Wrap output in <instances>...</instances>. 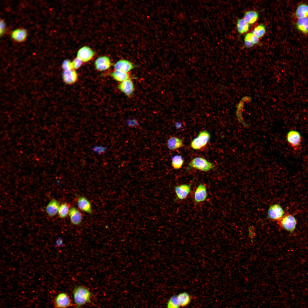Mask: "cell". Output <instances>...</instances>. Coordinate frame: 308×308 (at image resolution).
Listing matches in <instances>:
<instances>
[{
  "label": "cell",
  "mask_w": 308,
  "mask_h": 308,
  "mask_svg": "<svg viewBox=\"0 0 308 308\" xmlns=\"http://www.w3.org/2000/svg\"><path fill=\"white\" fill-rule=\"evenodd\" d=\"M184 163V160L180 155H176L172 158L171 165L173 168L175 169H181Z\"/></svg>",
  "instance_id": "25"
},
{
  "label": "cell",
  "mask_w": 308,
  "mask_h": 308,
  "mask_svg": "<svg viewBox=\"0 0 308 308\" xmlns=\"http://www.w3.org/2000/svg\"><path fill=\"white\" fill-rule=\"evenodd\" d=\"M278 225L284 230L293 232L295 230L297 224V220L292 214L287 213L277 221Z\"/></svg>",
  "instance_id": "3"
},
{
  "label": "cell",
  "mask_w": 308,
  "mask_h": 308,
  "mask_svg": "<svg viewBox=\"0 0 308 308\" xmlns=\"http://www.w3.org/2000/svg\"><path fill=\"white\" fill-rule=\"evenodd\" d=\"M296 25L299 31L303 33H308V17L299 19Z\"/></svg>",
  "instance_id": "21"
},
{
  "label": "cell",
  "mask_w": 308,
  "mask_h": 308,
  "mask_svg": "<svg viewBox=\"0 0 308 308\" xmlns=\"http://www.w3.org/2000/svg\"><path fill=\"white\" fill-rule=\"evenodd\" d=\"M69 204L66 202L60 205L58 213L59 217L61 218H64L69 214L70 209Z\"/></svg>",
  "instance_id": "27"
},
{
  "label": "cell",
  "mask_w": 308,
  "mask_h": 308,
  "mask_svg": "<svg viewBox=\"0 0 308 308\" xmlns=\"http://www.w3.org/2000/svg\"><path fill=\"white\" fill-rule=\"evenodd\" d=\"M266 31V28L264 25L262 24H260L254 29L252 33L259 38L264 35Z\"/></svg>",
  "instance_id": "28"
},
{
  "label": "cell",
  "mask_w": 308,
  "mask_h": 308,
  "mask_svg": "<svg viewBox=\"0 0 308 308\" xmlns=\"http://www.w3.org/2000/svg\"><path fill=\"white\" fill-rule=\"evenodd\" d=\"M258 16V13L254 11H250L245 13L244 19L249 24H252L257 20Z\"/></svg>",
  "instance_id": "23"
},
{
  "label": "cell",
  "mask_w": 308,
  "mask_h": 308,
  "mask_svg": "<svg viewBox=\"0 0 308 308\" xmlns=\"http://www.w3.org/2000/svg\"><path fill=\"white\" fill-rule=\"evenodd\" d=\"M55 308H68L71 306L72 303L68 294L64 292L58 293L54 300Z\"/></svg>",
  "instance_id": "6"
},
{
  "label": "cell",
  "mask_w": 308,
  "mask_h": 308,
  "mask_svg": "<svg viewBox=\"0 0 308 308\" xmlns=\"http://www.w3.org/2000/svg\"><path fill=\"white\" fill-rule=\"evenodd\" d=\"M295 15L299 19L307 17L308 5L301 4L299 5L295 12Z\"/></svg>",
  "instance_id": "20"
},
{
  "label": "cell",
  "mask_w": 308,
  "mask_h": 308,
  "mask_svg": "<svg viewBox=\"0 0 308 308\" xmlns=\"http://www.w3.org/2000/svg\"><path fill=\"white\" fill-rule=\"evenodd\" d=\"M69 215L71 222L73 225H78L81 223L82 219V214L75 207L71 208Z\"/></svg>",
  "instance_id": "15"
},
{
  "label": "cell",
  "mask_w": 308,
  "mask_h": 308,
  "mask_svg": "<svg viewBox=\"0 0 308 308\" xmlns=\"http://www.w3.org/2000/svg\"><path fill=\"white\" fill-rule=\"evenodd\" d=\"M63 244V240L61 238H59L56 241V244L57 246H62Z\"/></svg>",
  "instance_id": "35"
},
{
  "label": "cell",
  "mask_w": 308,
  "mask_h": 308,
  "mask_svg": "<svg viewBox=\"0 0 308 308\" xmlns=\"http://www.w3.org/2000/svg\"><path fill=\"white\" fill-rule=\"evenodd\" d=\"M207 197L206 188L205 185L200 183L194 192V200L195 203H198L206 200Z\"/></svg>",
  "instance_id": "9"
},
{
  "label": "cell",
  "mask_w": 308,
  "mask_h": 308,
  "mask_svg": "<svg viewBox=\"0 0 308 308\" xmlns=\"http://www.w3.org/2000/svg\"><path fill=\"white\" fill-rule=\"evenodd\" d=\"M183 145V142L181 139L175 136H172L168 140L167 146L168 149L171 150L179 149Z\"/></svg>",
  "instance_id": "18"
},
{
  "label": "cell",
  "mask_w": 308,
  "mask_h": 308,
  "mask_svg": "<svg viewBox=\"0 0 308 308\" xmlns=\"http://www.w3.org/2000/svg\"><path fill=\"white\" fill-rule=\"evenodd\" d=\"M110 75L114 80L121 82L129 79L128 73L116 70L112 72Z\"/></svg>",
  "instance_id": "22"
},
{
  "label": "cell",
  "mask_w": 308,
  "mask_h": 308,
  "mask_svg": "<svg viewBox=\"0 0 308 308\" xmlns=\"http://www.w3.org/2000/svg\"><path fill=\"white\" fill-rule=\"evenodd\" d=\"M92 150L94 153L98 154H101L106 151L107 147L105 146L96 145L93 146Z\"/></svg>",
  "instance_id": "30"
},
{
  "label": "cell",
  "mask_w": 308,
  "mask_h": 308,
  "mask_svg": "<svg viewBox=\"0 0 308 308\" xmlns=\"http://www.w3.org/2000/svg\"><path fill=\"white\" fill-rule=\"evenodd\" d=\"M249 25L244 19H238L237 23V28L240 34L244 33L248 31Z\"/></svg>",
  "instance_id": "26"
},
{
  "label": "cell",
  "mask_w": 308,
  "mask_h": 308,
  "mask_svg": "<svg viewBox=\"0 0 308 308\" xmlns=\"http://www.w3.org/2000/svg\"><path fill=\"white\" fill-rule=\"evenodd\" d=\"M62 67L64 71H69L74 70L72 62L68 59L65 60L63 62Z\"/></svg>",
  "instance_id": "32"
},
{
  "label": "cell",
  "mask_w": 308,
  "mask_h": 308,
  "mask_svg": "<svg viewBox=\"0 0 308 308\" xmlns=\"http://www.w3.org/2000/svg\"><path fill=\"white\" fill-rule=\"evenodd\" d=\"M191 184H183L174 187L176 195L175 200H182L186 199L190 193Z\"/></svg>",
  "instance_id": "8"
},
{
  "label": "cell",
  "mask_w": 308,
  "mask_h": 308,
  "mask_svg": "<svg viewBox=\"0 0 308 308\" xmlns=\"http://www.w3.org/2000/svg\"><path fill=\"white\" fill-rule=\"evenodd\" d=\"M0 35H2L5 33V22L3 20L0 21Z\"/></svg>",
  "instance_id": "34"
},
{
  "label": "cell",
  "mask_w": 308,
  "mask_h": 308,
  "mask_svg": "<svg viewBox=\"0 0 308 308\" xmlns=\"http://www.w3.org/2000/svg\"><path fill=\"white\" fill-rule=\"evenodd\" d=\"M111 62L110 58L107 56H100L97 58L94 62L96 70L99 71L106 70L110 67Z\"/></svg>",
  "instance_id": "11"
},
{
  "label": "cell",
  "mask_w": 308,
  "mask_h": 308,
  "mask_svg": "<svg viewBox=\"0 0 308 308\" xmlns=\"http://www.w3.org/2000/svg\"><path fill=\"white\" fill-rule=\"evenodd\" d=\"M27 36V30L21 28L14 30L11 33V37L15 41L18 42H22L25 41Z\"/></svg>",
  "instance_id": "16"
},
{
  "label": "cell",
  "mask_w": 308,
  "mask_h": 308,
  "mask_svg": "<svg viewBox=\"0 0 308 308\" xmlns=\"http://www.w3.org/2000/svg\"><path fill=\"white\" fill-rule=\"evenodd\" d=\"M62 77L64 83L68 84H72L77 81L78 75L77 72L74 70L64 71L62 74Z\"/></svg>",
  "instance_id": "17"
},
{
  "label": "cell",
  "mask_w": 308,
  "mask_h": 308,
  "mask_svg": "<svg viewBox=\"0 0 308 308\" xmlns=\"http://www.w3.org/2000/svg\"><path fill=\"white\" fill-rule=\"evenodd\" d=\"M180 307L177 295L172 296L169 299L167 304V308H179Z\"/></svg>",
  "instance_id": "29"
},
{
  "label": "cell",
  "mask_w": 308,
  "mask_h": 308,
  "mask_svg": "<svg viewBox=\"0 0 308 308\" xmlns=\"http://www.w3.org/2000/svg\"><path fill=\"white\" fill-rule=\"evenodd\" d=\"M286 138L290 146L293 149L297 150L301 148L302 137L299 132L295 130L290 131L287 133Z\"/></svg>",
  "instance_id": "5"
},
{
  "label": "cell",
  "mask_w": 308,
  "mask_h": 308,
  "mask_svg": "<svg viewBox=\"0 0 308 308\" xmlns=\"http://www.w3.org/2000/svg\"><path fill=\"white\" fill-rule=\"evenodd\" d=\"M215 168V166L213 163L201 157H197L193 159L189 163L188 169L193 168L206 172Z\"/></svg>",
  "instance_id": "2"
},
{
  "label": "cell",
  "mask_w": 308,
  "mask_h": 308,
  "mask_svg": "<svg viewBox=\"0 0 308 308\" xmlns=\"http://www.w3.org/2000/svg\"><path fill=\"white\" fill-rule=\"evenodd\" d=\"M244 41H248L253 43L254 44L259 42V39L255 36L252 33H249L245 36Z\"/></svg>",
  "instance_id": "31"
},
{
  "label": "cell",
  "mask_w": 308,
  "mask_h": 308,
  "mask_svg": "<svg viewBox=\"0 0 308 308\" xmlns=\"http://www.w3.org/2000/svg\"><path fill=\"white\" fill-rule=\"evenodd\" d=\"M60 206L58 201L55 199L52 200L46 207V213L50 216L55 215L58 212Z\"/></svg>",
  "instance_id": "19"
},
{
  "label": "cell",
  "mask_w": 308,
  "mask_h": 308,
  "mask_svg": "<svg viewBox=\"0 0 308 308\" xmlns=\"http://www.w3.org/2000/svg\"><path fill=\"white\" fill-rule=\"evenodd\" d=\"M82 62L77 57L75 58L72 62L73 68L74 69H77L81 66Z\"/></svg>",
  "instance_id": "33"
},
{
  "label": "cell",
  "mask_w": 308,
  "mask_h": 308,
  "mask_svg": "<svg viewBox=\"0 0 308 308\" xmlns=\"http://www.w3.org/2000/svg\"><path fill=\"white\" fill-rule=\"evenodd\" d=\"M210 138V133L207 131H200L197 136L191 141L190 145L193 149L200 150L203 148L208 143Z\"/></svg>",
  "instance_id": "4"
},
{
  "label": "cell",
  "mask_w": 308,
  "mask_h": 308,
  "mask_svg": "<svg viewBox=\"0 0 308 308\" xmlns=\"http://www.w3.org/2000/svg\"><path fill=\"white\" fill-rule=\"evenodd\" d=\"M75 308H80L91 301L92 293L87 287L82 285L75 287L72 291Z\"/></svg>",
  "instance_id": "1"
},
{
  "label": "cell",
  "mask_w": 308,
  "mask_h": 308,
  "mask_svg": "<svg viewBox=\"0 0 308 308\" xmlns=\"http://www.w3.org/2000/svg\"><path fill=\"white\" fill-rule=\"evenodd\" d=\"M178 301L180 307H184L188 305L191 302L189 295L186 292L181 293L177 295Z\"/></svg>",
  "instance_id": "24"
},
{
  "label": "cell",
  "mask_w": 308,
  "mask_h": 308,
  "mask_svg": "<svg viewBox=\"0 0 308 308\" xmlns=\"http://www.w3.org/2000/svg\"><path fill=\"white\" fill-rule=\"evenodd\" d=\"M77 204L78 208L81 210L89 214L92 213L91 204L86 197L79 196L78 199Z\"/></svg>",
  "instance_id": "14"
},
{
  "label": "cell",
  "mask_w": 308,
  "mask_h": 308,
  "mask_svg": "<svg viewBox=\"0 0 308 308\" xmlns=\"http://www.w3.org/2000/svg\"><path fill=\"white\" fill-rule=\"evenodd\" d=\"M284 214L283 208L278 204H274L271 206L269 208L268 212V215L269 218L277 221Z\"/></svg>",
  "instance_id": "7"
},
{
  "label": "cell",
  "mask_w": 308,
  "mask_h": 308,
  "mask_svg": "<svg viewBox=\"0 0 308 308\" xmlns=\"http://www.w3.org/2000/svg\"><path fill=\"white\" fill-rule=\"evenodd\" d=\"M118 87L120 90L129 97L132 95L134 90V84L130 79L121 82Z\"/></svg>",
  "instance_id": "12"
},
{
  "label": "cell",
  "mask_w": 308,
  "mask_h": 308,
  "mask_svg": "<svg viewBox=\"0 0 308 308\" xmlns=\"http://www.w3.org/2000/svg\"><path fill=\"white\" fill-rule=\"evenodd\" d=\"M134 65L129 61L125 59H121L118 61L114 65L116 70L127 73L134 68Z\"/></svg>",
  "instance_id": "13"
},
{
  "label": "cell",
  "mask_w": 308,
  "mask_h": 308,
  "mask_svg": "<svg viewBox=\"0 0 308 308\" xmlns=\"http://www.w3.org/2000/svg\"><path fill=\"white\" fill-rule=\"evenodd\" d=\"M95 54L94 51L87 46H84L78 51L77 57L82 62H87L91 60Z\"/></svg>",
  "instance_id": "10"
}]
</instances>
